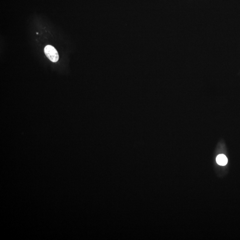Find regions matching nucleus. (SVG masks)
<instances>
[{
  "instance_id": "f257e3e1",
  "label": "nucleus",
  "mask_w": 240,
  "mask_h": 240,
  "mask_svg": "<svg viewBox=\"0 0 240 240\" xmlns=\"http://www.w3.org/2000/svg\"><path fill=\"white\" fill-rule=\"evenodd\" d=\"M44 52L48 59L53 62H56L59 60V55L55 48L51 45L45 47Z\"/></svg>"
},
{
  "instance_id": "f03ea898",
  "label": "nucleus",
  "mask_w": 240,
  "mask_h": 240,
  "mask_svg": "<svg viewBox=\"0 0 240 240\" xmlns=\"http://www.w3.org/2000/svg\"><path fill=\"white\" fill-rule=\"evenodd\" d=\"M216 161L218 165L222 166H225L227 164L228 159L224 155L220 154L217 157Z\"/></svg>"
},
{
  "instance_id": "7ed1b4c3",
  "label": "nucleus",
  "mask_w": 240,
  "mask_h": 240,
  "mask_svg": "<svg viewBox=\"0 0 240 240\" xmlns=\"http://www.w3.org/2000/svg\"><path fill=\"white\" fill-rule=\"evenodd\" d=\"M37 33V35H38V33Z\"/></svg>"
}]
</instances>
